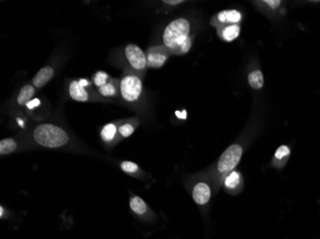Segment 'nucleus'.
I'll list each match as a JSON object with an SVG mask.
<instances>
[{
    "instance_id": "f257e3e1",
    "label": "nucleus",
    "mask_w": 320,
    "mask_h": 239,
    "mask_svg": "<svg viewBox=\"0 0 320 239\" xmlns=\"http://www.w3.org/2000/svg\"><path fill=\"white\" fill-rule=\"evenodd\" d=\"M190 31V22L184 17L176 18L166 26L162 42L172 56H182L190 51L193 45Z\"/></svg>"
},
{
    "instance_id": "f03ea898",
    "label": "nucleus",
    "mask_w": 320,
    "mask_h": 239,
    "mask_svg": "<svg viewBox=\"0 0 320 239\" xmlns=\"http://www.w3.org/2000/svg\"><path fill=\"white\" fill-rule=\"evenodd\" d=\"M35 143L47 148H59L64 146L69 141L67 132L61 127L52 124H42L33 130Z\"/></svg>"
},
{
    "instance_id": "7ed1b4c3",
    "label": "nucleus",
    "mask_w": 320,
    "mask_h": 239,
    "mask_svg": "<svg viewBox=\"0 0 320 239\" xmlns=\"http://www.w3.org/2000/svg\"><path fill=\"white\" fill-rule=\"evenodd\" d=\"M244 145L242 143H234L229 145L218 159L215 166V175L218 182L222 185V180L228 172L236 170L242 159Z\"/></svg>"
},
{
    "instance_id": "20e7f679",
    "label": "nucleus",
    "mask_w": 320,
    "mask_h": 239,
    "mask_svg": "<svg viewBox=\"0 0 320 239\" xmlns=\"http://www.w3.org/2000/svg\"><path fill=\"white\" fill-rule=\"evenodd\" d=\"M142 95V77L130 70H126L120 78V97L126 103H136Z\"/></svg>"
},
{
    "instance_id": "39448f33",
    "label": "nucleus",
    "mask_w": 320,
    "mask_h": 239,
    "mask_svg": "<svg viewBox=\"0 0 320 239\" xmlns=\"http://www.w3.org/2000/svg\"><path fill=\"white\" fill-rule=\"evenodd\" d=\"M124 58L129 65V70L138 74L142 78L145 77L148 68L146 53L139 46L132 43L126 45L124 48Z\"/></svg>"
},
{
    "instance_id": "423d86ee",
    "label": "nucleus",
    "mask_w": 320,
    "mask_h": 239,
    "mask_svg": "<svg viewBox=\"0 0 320 239\" xmlns=\"http://www.w3.org/2000/svg\"><path fill=\"white\" fill-rule=\"evenodd\" d=\"M92 82L87 78L72 79L68 85V94L70 98L76 102H89L94 100L92 91Z\"/></svg>"
},
{
    "instance_id": "0eeeda50",
    "label": "nucleus",
    "mask_w": 320,
    "mask_h": 239,
    "mask_svg": "<svg viewBox=\"0 0 320 239\" xmlns=\"http://www.w3.org/2000/svg\"><path fill=\"white\" fill-rule=\"evenodd\" d=\"M171 56V53L163 44L150 47L146 52L148 68H161Z\"/></svg>"
},
{
    "instance_id": "6e6552de",
    "label": "nucleus",
    "mask_w": 320,
    "mask_h": 239,
    "mask_svg": "<svg viewBox=\"0 0 320 239\" xmlns=\"http://www.w3.org/2000/svg\"><path fill=\"white\" fill-rule=\"evenodd\" d=\"M242 21V13L238 10H224L219 12L211 18L210 23L215 28L226 25H241Z\"/></svg>"
},
{
    "instance_id": "1a4fd4ad",
    "label": "nucleus",
    "mask_w": 320,
    "mask_h": 239,
    "mask_svg": "<svg viewBox=\"0 0 320 239\" xmlns=\"http://www.w3.org/2000/svg\"><path fill=\"white\" fill-rule=\"evenodd\" d=\"M222 185L225 191L230 195H238L243 190L244 180L238 170L228 172L222 180Z\"/></svg>"
},
{
    "instance_id": "9d476101",
    "label": "nucleus",
    "mask_w": 320,
    "mask_h": 239,
    "mask_svg": "<svg viewBox=\"0 0 320 239\" xmlns=\"http://www.w3.org/2000/svg\"><path fill=\"white\" fill-rule=\"evenodd\" d=\"M211 196L212 189L206 181H199L192 188V197L197 205H207Z\"/></svg>"
},
{
    "instance_id": "9b49d317",
    "label": "nucleus",
    "mask_w": 320,
    "mask_h": 239,
    "mask_svg": "<svg viewBox=\"0 0 320 239\" xmlns=\"http://www.w3.org/2000/svg\"><path fill=\"white\" fill-rule=\"evenodd\" d=\"M291 154H292V150L289 145H280L277 148L275 153L273 154V157L270 161V167L277 170L284 169L290 160Z\"/></svg>"
},
{
    "instance_id": "f8f14e48",
    "label": "nucleus",
    "mask_w": 320,
    "mask_h": 239,
    "mask_svg": "<svg viewBox=\"0 0 320 239\" xmlns=\"http://www.w3.org/2000/svg\"><path fill=\"white\" fill-rule=\"evenodd\" d=\"M217 34L220 39L225 43H231L239 37L241 25H226L217 28Z\"/></svg>"
},
{
    "instance_id": "ddd939ff",
    "label": "nucleus",
    "mask_w": 320,
    "mask_h": 239,
    "mask_svg": "<svg viewBox=\"0 0 320 239\" xmlns=\"http://www.w3.org/2000/svg\"><path fill=\"white\" fill-rule=\"evenodd\" d=\"M98 93L104 98H118L120 95V79L112 77V79L104 86L97 88Z\"/></svg>"
},
{
    "instance_id": "4468645a",
    "label": "nucleus",
    "mask_w": 320,
    "mask_h": 239,
    "mask_svg": "<svg viewBox=\"0 0 320 239\" xmlns=\"http://www.w3.org/2000/svg\"><path fill=\"white\" fill-rule=\"evenodd\" d=\"M54 74L55 70L52 66H44L32 78V85L35 88H42L52 79Z\"/></svg>"
},
{
    "instance_id": "2eb2a0df",
    "label": "nucleus",
    "mask_w": 320,
    "mask_h": 239,
    "mask_svg": "<svg viewBox=\"0 0 320 239\" xmlns=\"http://www.w3.org/2000/svg\"><path fill=\"white\" fill-rule=\"evenodd\" d=\"M120 125V121L118 122H113L104 125L102 130H101V138L106 144L113 143V141L116 139L118 133V128Z\"/></svg>"
},
{
    "instance_id": "dca6fc26",
    "label": "nucleus",
    "mask_w": 320,
    "mask_h": 239,
    "mask_svg": "<svg viewBox=\"0 0 320 239\" xmlns=\"http://www.w3.org/2000/svg\"><path fill=\"white\" fill-rule=\"evenodd\" d=\"M140 123L136 118H130V119L121 120L120 125L118 128V133L121 138H128L130 137L138 128Z\"/></svg>"
},
{
    "instance_id": "f3484780",
    "label": "nucleus",
    "mask_w": 320,
    "mask_h": 239,
    "mask_svg": "<svg viewBox=\"0 0 320 239\" xmlns=\"http://www.w3.org/2000/svg\"><path fill=\"white\" fill-rule=\"evenodd\" d=\"M35 86L33 85H26L21 87L17 97V103L18 105H26L34 98L35 95Z\"/></svg>"
},
{
    "instance_id": "a211bd4d",
    "label": "nucleus",
    "mask_w": 320,
    "mask_h": 239,
    "mask_svg": "<svg viewBox=\"0 0 320 239\" xmlns=\"http://www.w3.org/2000/svg\"><path fill=\"white\" fill-rule=\"evenodd\" d=\"M247 82L248 85L251 88L255 89V90H260L263 88L264 84H265V79H264V75L262 73V71L257 69V70H253L248 74L247 77Z\"/></svg>"
},
{
    "instance_id": "6ab92c4d",
    "label": "nucleus",
    "mask_w": 320,
    "mask_h": 239,
    "mask_svg": "<svg viewBox=\"0 0 320 239\" xmlns=\"http://www.w3.org/2000/svg\"><path fill=\"white\" fill-rule=\"evenodd\" d=\"M130 206L131 211L138 215L147 214L149 208L146 202L139 196H132L130 198Z\"/></svg>"
},
{
    "instance_id": "aec40b11",
    "label": "nucleus",
    "mask_w": 320,
    "mask_h": 239,
    "mask_svg": "<svg viewBox=\"0 0 320 239\" xmlns=\"http://www.w3.org/2000/svg\"><path fill=\"white\" fill-rule=\"evenodd\" d=\"M17 147H18V145L15 139L6 138L0 141V154L1 155L12 153L17 149Z\"/></svg>"
},
{
    "instance_id": "412c9836",
    "label": "nucleus",
    "mask_w": 320,
    "mask_h": 239,
    "mask_svg": "<svg viewBox=\"0 0 320 239\" xmlns=\"http://www.w3.org/2000/svg\"><path fill=\"white\" fill-rule=\"evenodd\" d=\"M111 79H112V77L108 73H105L104 71H97L91 77L92 84L97 88H100V87L104 86V85H106Z\"/></svg>"
},
{
    "instance_id": "4be33fe9",
    "label": "nucleus",
    "mask_w": 320,
    "mask_h": 239,
    "mask_svg": "<svg viewBox=\"0 0 320 239\" xmlns=\"http://www.w3.org/2000/svg\"><path fill=\"white\" fill-rule=\"evenodd\" d=\"M259 3L262 6H264L266 10L270 12H276L283 5V2L280 0H266V1H261Z\"/></svg>"
},
{
    "instance_id": "5701e85b",
    "label": "nucleus",
    "mask_w": 320,
    "mask_h": 239,
    "mask_svg": "<svg viewBox=\"0 0 320 239\" xmlns=\"http://www.w3.org/2000/svg\"><path fill=\"white\" fill-rule=\"evenodd\" d=\"M123 171H125L126 173H130V174H134L137 173L139 171V167L135 163L130 162V161H124L120 165Z\"/></svg>"
},
{
    "instance_id": "b1692460",
    "label": "nucleus",
    "mask_w": 320,
    "mask_h": 239,
    "mask_svg": "<svg viewBox=\"0 0 320 239\" xmlns=\"http://www.w3.org/2000/svg\"><path fill=\"white\" fill-rule=\"evenodd\" d=\"M162 2L169 6H176V5H181L182 3H184V1L182 0H164Z\"/></svg>"
},
{
    "instance_id": "393cba45",
    "label": "nucleus",
    "mask_w": 320,
    "mask_h": 239,
    "mask_svg": "<svg viewBox=\"0 0 320 239\" xmlns=\"http://www.w3.org/2000/svg\"><path fill=\"white\" fill-rule=\"evenodd\" d=\"M3 213H4V209H3V207H1L0 208V216L1 217H3Z\"/></svg>"
}]
</instances>
